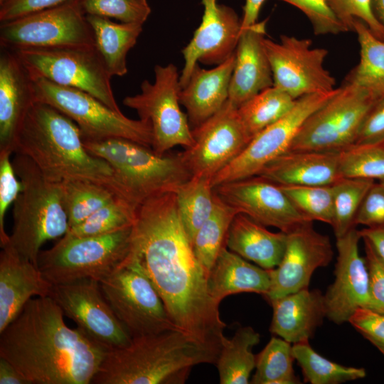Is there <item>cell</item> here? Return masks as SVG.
I'll list each match as a JSON object with an SVG mask.
<instances>
[{
  "label": "cell",
  "mask_w": 384,
  "mask_h": 384,
  "mask_svg": "<svg viewBox=\"0 0 384 384\" xmlns=\"http://www.w3.org/2000/svg\"><path fill=\"white\" fill-rule=\"evenodd\" d=\"M375 180L341 178L333 186L334 220L332 228L336 238L343 236L354 227L358 210Z\"/></svg>",
  "instance_id": "ab89813d"
},
{
  "label": "cell",
  "mask_w": 384,
  "mask_h": 384,
  "mask_svg": "<svg viewBox=\"0 0 384 384\" xmlns=\"http://www.w3.org/2000/svg\"><path fill=\"white\" fill-rule=\"evenodd\" d=\"M235 55L212 69L194 67L187 84L179 92L189 124L198 127L217 113L228 100Z\"/></svg>",
  "instance_id": "484cf974"
},
{
  "label": "cell",
  "mask_w": 384,
  "mask_h": 384,
  "mask_svg": "<svg viewBox=\"0 0 384 384\" xmlns=\"http://www.w3.org/2000/svg\"><path fill=\"white\" fill-rule=\"evenodd\" d=\"M201 4L204 8L201 23L182 50L181 88L187 84L198 62L218 65L233 55L242 31V20L233 8L218 4L217 0H201Z\"/></svg>",
  "instance_id": "44dd1931"
},
{
  "label": "cell",
  "mask_w": 384,
  "mask_h": 384,
  "mask_svg": "<svg viewBox=\"0 0 384 384\" xmlns=\"http://www.w3.org/2000/svg\"><path fill=\"white\" fill-rule=\"evenodd\" d=\"M60 186L69 228L119 196L107 186L90 181L66 180L60 182Z\"/></svg>",
  "instance_id": "836d02e7"
},
{
  "label": "cell",
  "mask_w": 384,
  "mask_h": 384,
  "mask_svg": "<svg viewBox=\"0 0 384 384\" xmlns=\"http://www.w3.org/2000/svg\"><path fill=\"white\" fill-rule=\"evenodd\" d=\"M267 19L242 29L235 51V66L228 101L235 108L273 86L272 71L264 39Z\"/></svg>",
  "instance_id": "603a6c76"
},
{
  "label": "cell",
  "mask_w": 384,
  "mask_h": 384,
  "mask_svg": "<svg viewBox=\"0 0 384 384\" xmlns=\"http://www.w3.org/2000/svg\"><path fill=\"white\" fill-rule=\"evenodd\" d=\"M265 0H245L243 6L242 29H245L257 21L258 16Z\"/></svg>",
  "instance_id": "11a10c76"
},
{
  "label": "cell",
  "mask_w": 384,
  "mask_h": 384,
  "mask_svg": "<svg viewBox=\"0 0 384 384\" xmlns=\"http://www.w3.org/2000/svg\"><path fill=\"white\" fill-rule=\"evenodd\" d=\"M97 50L113 76L127 73V55L142 32V25L115 23L109 18L87 15Z\"/></svg>",
  "instance_id": "f546056e"
},
{
  "label": "cell",
  "mask_w": 384,
  "mask_h": 384,
  "mask_svg": "<svg viewBox=\"0 0 384 384\" xmlns=\"http://www.w3.org/2000/svg\"><path fill=\"white\" fill-rule=\"evenodd\" d=\"M312 223H305L287 233L282 259L277 267L269 270L267 300L308 288L315 270L331 262L334 252L330 238L317 232Z\"/></svg>",
  "instance_id": "d6986e66"
},
{
  "label": "cell",
  "mask_w": 384,
  "mask_h": 384,
  "mask_svg": "<svg viewBox=\"0 0 384 384\" xmlns=\"http://www.w3.org/2000/svg\"><path fill=\"white\" fill-rule=\"evenodd\" d=\"M0 384H29L7 360L0 357Z\"/></svg>",
  "instance_id": "db71d44e"
},
{
  "label": "cell",
  "mask_w": 384,
  "mask_h": 384,
  "mask_svg": "<svg viewBox=\"0 0 384 384\" xmlns=\"http://www.w3.org/2000/svg\"><path fill=\"white\" fill-rule=\"evenodd\" d=\"M12 164L23 189L14 203L13 228L5 246L37 265L43 244L69 230L60 186L45 177L26 156L15 154Z\"/></svg>",
  "instance_id": "8992f818"
},
{
  "label": "cell",
  "mask_w": 384,
  "mask_h": 384,
  "mask_svg": "<svg viewBox=\"0 0 384 384\" xmlns=\"http://www.w3.org/2000/svg\"><path fill=\"white\" fill-rule=\"evenodd\" d=\"M256 176L279 186L332 185L342 178L338 152L305 150L287 151Z\"/></svg>",
  "instance_id": "d4e9b609"
},
{
  "label": "cell",
  "mask_w": 384,
  "mask_h": 384,
  "mask_svg": "<svg viewBox=\"0 0 384 384\" xmlns=\"http://www.w3.org/2000/svg\"><path fill=\"white\" fill-rule=\"evenodd\" d=\"M272 307L270 331L292 343L309 341L326 317L324 294L305 288L268 300Z\"/></svg>",
  "instance_id": "4316f807"
},
{
  "label": "cell",
  "mask_w": 384,
  "mask_h": 384,
  "mask_svg": "<svg viewBox=\"0 0 384 384\" xmlns=\"http://www.w3.org/2000/svg\"><path fill=\"white\" fill-rule=\"evenodd\" d=\"M13 153L31 159L48 179L96 182L117 193L109 164L85 148L78 126L50 105L36 102L16 136Z\"/></svg>",
  "instance_id": "3957f363"
},
{
  "label": "cell",
  "mask_w": 384,
  "mask_h": 384,
  "mask_svg": "<svg viewBox=\"0 0 384 384\" xmlns=\"http://www.w3.org/2000/svg\"><path fill=\"white\" fill-rule=\"evenodd\" d=\"M353 31L358 36L361 58L344 82L360 86L378 100L384 97V41L376 38L358 19L353 23Z\"/></svg>",
  "instance_id": "1f68e13d"
},
{
  "label": "cell",
  "mask_w": 384,
  "mask_h": 384,
  "mask_svg": "<svg viewBox=\"0 0 384 384\" xmlns=\"http://www.w3.org/2000/svg\"><path fill=\"white\" fill-rule=\"evenodd\" d=\"M50 297L31 299L0 333V357L29 384H90L108 351L68 327Z\"/></svg>",
  "instance_id": "7a4b0ae2"
},
{
  "label": "cell",
  "mask_w": 384,
  "mask_h": 384,
  "mask_svg": "<svg viewBox=\"0 0 384 384\" xmlns=\"http://www.w3.org/2000/svg\"><path fill=\"white\" fill-rule=\"evenodd\" d=\"M213 191L238 213L285 233L312 221L294 205L279 185L259 176L220 183L213 187Z\"/></svg>",
  "instance_id": "ac0fdd59"
},
{
  "label": "cell",
  "mask_w": 384,
  "mask_h": 384,
  "mask_svg": "<svg viewBox=\"0 0 384 384\" xmlns=\"http://www.w3.org/2000/svg\"><path fill=\"white\" fill-rule=\"evenodd\" d=\"M35 102L29 72L14 50L1 48L0 151L13 153L18 131Z\"/></svg>",
  "instance_id": "7402d4cb"
},
{
  "label": "cell",
  "mask_w": 384,
  "mask_h": 384,
  "mask_svg": "<svg viewBox=\"0 0 384 384\" xmlns=\"http://www.w3.org/2000/svg\"><path fill=\"white\" fill-rule=\"evenodd\" d=\"M132 226L97 236L65 234L52 247L41 250L37 266L53 284L84 279L101 282L110 276L128 257Z\"/></svg>",
  "instance_id": "52a82bcc"
},
{
  "label": "cell",
  "mask_w": 384,
  "mask_h": 384,
  "mask_svg": "<svg viewBox=\"0 0 384 384\" xmlns=\"http://www.w3.org/2000/svg\"><path fill=\"white\" fill-rule=\"evenodd\" d=\"M194 142L181 152L192 176L212 178L233 161L252 137L228 101L214 115L192 129Z\"/></svg>",
  "instance_id": "2e32d148"
},
{
  "label": "cell",
  "mask_w": 384,
  "mask_h": 384,
  "mask_svg": "<svg viewBox=\"0 0 384 384\" xmlns=\"http://www.w3.org/2000/svg\"><path fill=\"white\" fill-rule=\"evenodd\" d=\"M342 178H384V144L352 145L338 152Z\"/></svg>",
  "instance_id": "60d3db41"
},
{
  "label": "cell",
  "mask_w": 384,
  "mask_h": 384,
  "mask_svg": "<svg viewBox=\"0 0 384 384\" xmlns=\"http://www.w3.org/2000/svg\"><path fill=\"white\" fill-rule=\"evenodd\" d=\"M332 185L279 186L294 205L311 220H317L332 225L334 220Z\"/></svg>",
  "instance_id": "b9f144b4"
},
{
  "label": "cell",
  "mask_w": 384,
  "mask_h": 384,
  "mask_svg": "<svg viewBox=\"0 0 384 384\" xmlns=\"http://www.w3.org/2000/svg\"><path fill=\"white\" fill-rule=\"evenodd\" d=\"M302 11L315 35L338 34L349 30L338 19L326 0H281Z\"/></svg>",
  "instance_id": "f6af8a7d"
},
{
  "label": "cell",
  "mask_w": 384,
  "mask_h": 384,
  "mask_svg": "<svg viewBox=\"0 0 384 384\" xmlns=\"http://www.w3.org/2000/svg\"><path fill=\"white\" fill-rule=\"evenodd\" d=\"M14 51L31 75L86 92L110 108L121 112L112 88V76L95 46L26 48Z\"/></svg>",
  "instance_id": "9c48e42d"
},
{
  "label": "cell",
  "mask_w": 384,
  "mask_h": 384,
  "mask_svg": "<svg viewBox=\"0 0 384 384\" xmlns=\"http://www.w3.org/2000/svg\"><path fill=\"white\" fill-rule=\"evenodd\" d=\"M11 153L0 151V245L5 246L9 238L5 230L6 212L9 206L14 203L23 189L22 183L16 178L12 161Z\"/></svg>",
  "instance_id": "bcb514c9"
},
{
  "label": "cell",
  "mask_w": 384,
  "mask_h": 384,
  "mask_svg": "<svg viewBox=\"0 0 384 384\" xmlns=\"http://www.w3.org/2000/svg\"><path fill=\"white\" fill-rule=\"evenodd\" d=\"M263 43L272 71L273 86L293 99L336 89V79L324 66L326 49L311 48L310 39L286 35L280 36L279 43L267 38Z\"/></svg>",
  "instance_id": "9a60e30c"
},
{
  "label": "cell",
  "mask_w": 384,
  "mask_h": 384,
  "mask_svg": "<svg viewBox=\"0 0 384 384\" xmlns=\"http://www.w3.org/2000/svg\"><path fill=\"white\" fill-rule=\"evenodd\" d=\"M137 209L125 199L117 196L81 223L69 228L66 235L89 237L112 233L132 226Z\"/></svg>",
  "instance_id": "f35d334b"
},
{
  "label": "cell",
  "mask_w": 384,
  "mask_h": 384,
  "mask_svg": "<svg viewBox=\"0 0 384 384\" xmlns=\"http://www.w3.org/2000/svg\"><path fill=\"white\" fill-rule=\"evenodd\" d=\"M49 297L77 328L107 348L130 343L132 337L114 314L97 280L84 279L53 284Z\"/></svg>",
  "instance_id": "e0dca14e"
},
{
  "label": "cell",
  "mask_w": 384,
  "mask_h": 384,
  "mask_svg": "<svg viewBox=\"0 0 384 384\" xmlns=\"http://www.w3.org/2000/svg\"><path fill=\"white\" fill-rule=\"evenodd\" d=\"M179 76L171 63L156 65L154 81L144 80L140 93L123 100L126 107L135 110L139 119L151 125V148L159 154L176 146L189 148L194 142L187 114L180 108Z\"/></svg>",
  "instance_id": "7c38bea8"
},
{
  "label": "cell",
  "mask_w": 384,
  "mask_h": 384,
  "mask_svg": "<svg viewBox=\"0 0 384 384\" xmlns=\"http://www.w3.org/2000/svg\"><path fill=\"white\" fill-rule=\"evenodd\" d=\"M292 353L302 368L304 380L311 384H340L366 375L363 368L345 366L321 356L309 341L293 343Z\"/></svg>",
  "instance_id": "8d00e7d4"
},
{
  "label": "cell",
  "mask_w": 384,
  "mask_h": 384,
  "mask_svg": "<svg viewBox=\"0 0 384 384\" xmlns=\"http://www.w3.org/2000/svg\"><path fill=\"white\" fill-rule=\"evenodd\" d=\"M99 283L105 298L132 338L177 329L155 287L130 254Z\"/></svg>",
  "instance_id": "30bf717a"
},
{
  "label": "cell",
  "mask_w": 384,
  "mask_h": 384,
  "mask_svg": "<svg viewBox=\"0 0 384 384\" xmlns=\"http://www.w3.org/2000/svg\"><path fill=\"white\" fill-rule=\"evenodd\" d=\"M243 213H237L229 227L225 246L265 270L278 266L284 253L287 234L273 233Z\"/></svg>",
  "instance_id": "83f0119b"
},
{
  "label": "cell",
  "mask_w": 384,
  "mask_h": 384,
  "mask_svg": "<svg viewBox=\"0 0 384 384\" xmlns=\"http://www.w3.org/2000/svg\"><path fill=\"white\" fill-rule=\"evenodd\" d=\"M348 322L384 355V314L360 308Z\"/></svg>",
  "instance_id": "c3c4849f"
},
{
  "label": "cell",
  "mask_w": 384,
  "mask_h": 384,
  "mask_svg": "<svg viewBox=\"0 0 384 384\" xmlns=\"http://www.w3.org/2000/svg\"><path fill=\"white\" fill-rule=\"evenodd\" d=\"M31 76L36 102L50 105L71 119L82 138L120 137L151 147L153 134L149 122L130 119L86 92Z\"/></svg>",
  "instance_id": "ba28073f"
},
{
  "label": "cell",
  "mask_w": 384,
  "mask_h": 384,
  "mask_svg": "<svg viewBox=\"0 0 384 384\" xmlns=\"http://www.w3.org/2000/svg\"><path fill=\"white\" fill-rule=\"evenodd\" d=\"M69 1L70 0H1L0 21L13 20Z\"/></svg>",
  "instance_id": "816d5d0a"
},
{
  "label": "cell",
  "mask_w": 384,
  "mask_h": 384,
  "mask_svg": "<svg viewBox=\"0 0 384 384\" xmlns=\"http://www.w3.org/2000/svg\"><path fill=\"white\" fill-rule=\"evenodd\" d=\"M82 139L90 154L112 167L118 196L136 209L151 197L176 192L192 177L181 153L159 154L120 137Z\"/></svg>",
  "instance_id": "5b68a950"
},
{
  "label": "cell",
  "mask_w": 384,
  "mask_h": 384,
  "mask_svg": "<svg viewBox=\"0 0 384 384\" xmlns=\"http://www.w3.org/2000/svg\"><path fill=\"white\" fill-rule=\"evenodd\" d=\"M292 346L286 340L272 336L256 355L253 384H297L300 380L293 368Z\"/></svg>",
  "instance_id": "74e56055"
},
{
  "label": "cell",
  "mask_w": 384,
  "mask_h": 384,
  "mask_svg": "<svg viewBox=\"0 0 384 384\" xmlns=\"http://www.w3.org/2000/svg\"><path fill=\"white\" fill-rule=\"evenodd\" d=\"M260 341V334L251 326L238 328L230 339L223 336L215 363L220 384L250 383L256 365L252 348Z\"/></svg>",
  "instance_id": "4dcf8cb0"
},
{
  "label": "cell",
  "mask_w": 384,
  "mask_h": 384,
  "mask_svg": "<svg viewBox=\"0 0 384 384\" xmlns=\"http://www.w3.org/2000/svg\"><path fill=\"white\" fill-rule=\"evenodd\" d=\"M362 239L365 244L366 260L369 275L370 309L384 314V262L370 242Z\"/></svg>",
  "instance_id": "7dc6e473"
},
{
  "label": "cell",
  "mask_w": 384,
  "mask_h": 384,
  "mask_svg": "<svg viewBox=\"0 0 384 384\" xmlns=\"http://www.w3.org/2000/svg\"><path fill=\"white\" fill-rule=\"evenodd\" d=\"M361 238L355 227L336 238L334 281L324 294L326 317L336 324L348 322L358 309H370L368 271L358 248Z\"/></svg>",
  "instance_id": "ffe728a7"
},
{
  "label": "cell",
  "mask_w": 384,
  "mask_h": 384,
  "mask_svg": "<svg viewBox=\"0 0 384 384\" xmlns=\"http://www.w3.org/2000/svg\"><path fill=\"white\" fill-rule=\"evenodd\" d=\"M0 253V333L33 297H49L53 284L37 265L9 246Z\"/></svg>",
  "instance_id": "cb8c5ba5"
},
{
  "label": "cell",
  "mask_w": 384,
  "mask_h": 384,
  "mask_svg": "<svg viewBox=\"0 0 384 384\" xmlns=\"http://www.w3.org/2000/svg\"><path fill=\"white\" fill-rule=\"evenodd\" d=\"M0 45L12 50L95 46L93 31L81 0H70L1 22Z\"/></svg>",
  "instance_id": "4fadbf2b"
},
{
  "label": "cell",
  "mask_w": 384,
  "mask_h": 384,
  "mask_svg": "<svg viewBox=\"0 0 384 384\" xmlns=\"http://www.w3.org/2000/svg\"><path fill=\"white\" fill-rule=\"evenodd\" d=\"M373 14L384 29V0H372Z\"/></svg>",
  "instance_id": "9f6ffc18"
},
{
  "label": "cell",
  "mask_w": 384,
  "mask_h": 384,
  "mask_svg": "<svg viewBox=\"0 0 384 384\" xmlns=\"http://www.w3.org/2000/svg\"><path fill=\"white\" fill-rule=\"evenodd\" d=\"M129 254L151 281L176 329L218 357L226 324L183 228L175 192L151 197L137 208Z\"/></svg>",
  "instance_id": "6da1fadb"
},
{
  "label": "cell",
  "mask_w": 384,
  "mask_h": 384,
  "mask_svg": "<svg viewBox=\"0 0 384 384\" xmlns=\"http://www.w3.org/2000/svg\"><path fill=\"white\" fill-rule=\"evenodd\" d=\"M237 213L215 194L213 210L198 229L192 242L195 256L203 266L207 276L221 249L225 246L229 227Z\"/></svg>",
  "instance_id": "d590c367"
},
{
  "label": "cell",
  "mask_w": 384,
  "mask_h": 384,
  "mask_svg": "<svg viewBox=\"0 0 384 384\" xmlns=\"http://www.w3.org/2000/svg\"><path fill=\"white\" fill-rule=\"evenodd\" d=\"M86 15L113 18L121 23L143 25L151 9L146 0H81Z\"/></svg>",
  "instance_id": "7bdbcfd3"
},
{
  "label": "cell",
  "mask_w": 384,
  "mask_h": 384,
  "mask_svg": "<svg viewBox=\"0 0 384 384\" xmlns=\"http://www.w3.org/2000/svg\"><path fill=\"white\" fill-rule=\"evenodd\" d=\"M359 232L361 238L366 239L370 242L384 262V225L366 228L359 230Z\"/></svg>",
  "instance_id": "f5cc1de1"
},
{
  "label": "cell",
  "mask_w": 384,
  "mask_h": 384,
  "mask_svg": "<svg viewBox=\"0 0 384 384\" xmlns=\"http://www.w3.org/2000/svg\"><path fill=\"white\" fill-rule=\"evenodd\" d=\"M218 356L186 333L174 329L132 338L108 349L94 384L184 383L192 368L215 364Z\"/></svg>",
  "instance_id": "277c9868"
},
{
  "label": "cell",
  "mask_w": 384,
  "mask_h": 384,
  "mask_svg": "<svg viewBox=\"0 0 384 384\" xmlns=\"http://www.w3.org/2000/svg\"><path fill=\"white\" fill-rule=\"evenodd\" d=\"M379 182L384 186V178L379 180Z\"/></svg>",
  "instance_id": "6f0895ef"
},
{
  "label": "cell",
  "mask_w": 384,
  "mask_h": 384,
  "mask_svg": "<svg viewBox=\"0 0 384 384\" xmlns=\"http://www.w3.org/2000/svg\"><path fill=\"white\" fill-rule=\"evenodd\" d=\"M336 90L297 99L284 116L255 136L233 161L214 176L212 186L257 175L267 164L289 149L305 120Z\"/></svg>",
  "instance_id": "5bb4252c"
},
{
  "label": "cell",
  "mask_w": 384,
  "mask_h": 384,
  "mask_svg": "<svg viewBox=\"0 0 384 384\" xmlns=\"http://www.w3.org/2000/svg\"><path fill=\"white\" fill-rule=\"evenodd\" d=\"M338 19L350 31H353L355 20L363 21L370 32L384 41V29L375 18L372 0H326Z\"/></svg>",
  "instance_id": "ee69618b"
},
{
  "label": "cell",
  "mask_w": 384,
  "mask_h": 384,
  "mask_svg": "<svg viewBox=\"0 0 384 384\" xmlns=\"http://www.w3.org/2000/svg\"><path fill=\"white\" fill-rule=\"evenodd\" d=\"M384 143V97L375 101L367 112L353 145Z\"/></svg>",
  "instance_id": "f907efd6"
},
{
  "label": "cell",
  "mask_w": 384,
  "mask_h": 384,
  "mask_svg": "<svg viewBox=\"0 0 384 384\" xmlns=\"http://www.w3.org/2000/svg\"><path fill=\"white\" fill-rule=\"evenodd\" d=\"M175 193L178 215L192 245L197 231L214 208L215 193L211 180L192 176Z\"/></svg>",
  "instance_id": "d6a6232c"
},
{
  "label": "cell",
  "mask_w": 384,
  "mask_h": 384,
  "mask_svg": "<svg viewBox=\"0 0 384 384\" xmlns=\"http://www.w3.org/2000/svg\"><path fill=\"white\" fill-rule=\"evenodd\" d=\"M384 225V186L374 183L365 196L354 219V225Z\"/></svg>",
  "instance_id": "681fc988"
},
{
  "label": "cell",
  "mask_w": 384,
  "mask_h": 384,
  "mask_svg": "<svg viewBox=\"0 0 384 384\" xmlns=\"http://www.w3.org/2000/svg\"><path fill=\"white\" fill-rule=\"evenodd\" d=\"M1 1V0H0Z\"/></svg>",
  "instance_id": "91938a15"
},
{
  "label": "cell",
  "mask_w": 384,
  "mask_h": 384,
  "mask_svg": "<svg viewBox=\"0 0 384 384\" xmlns=\"http://www.w3.org/2000/svg\"><path fill=\"white\" fill-rule=\"evenodd\" d=\"M383 144H384V143H383Z\"/></svg>",
  "instance_id": "680465c9"
},
{
  "label": "cell",
  "mask_w": 384,
  "mask_h": 384,
  "mask_svg": "<svg viewBox=\"0 0 384 384\" xmlns=\"http://www.w3.org/2000/svg\"><path fill=\"white\" fill-rule=\"evenodd\" d=\"M375 100L368 90L343 82L334 95L305 120L289 150L339 152L353 145Z\"/></svg>",
  "instance_id": "8fae6325"
},
{
  "label": "cell",
  "mask_w": 384,
  "mask_h": 384,
  "mask_svg": "<svg viewBox=\"0 0 384 384\" xmlns=\"http://www.w3.org/2000/svg\"><path fill=\"white\" fill-rule=\"evenodd\" d=\"M293 99L282 90L266 88L238 108L241 121L252 139L284 116L294 105Z\"/></svg>",
  "instance_id": "e575fe53"
},
{
  "label": "cell",
  "mask_w": 384,
  "mask_h": 384,
  "mask_svg": "<svg viewBox=\"0 0 384 384\" xmlns=\"http://www.w3.org/2000/svg\"><path fill=\"white\" fill-rule=\"evenodd\" d=\"M269 270L254 265L224 246L207 277L209 294L220 305L226 297L240 292L266 296L270 287Z\"/></svg>",
  "instance_id": "f1b7e54d"
}]
</instances>
